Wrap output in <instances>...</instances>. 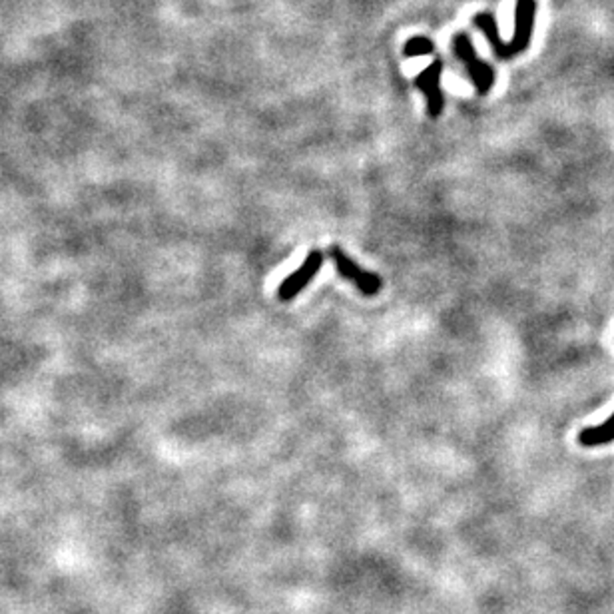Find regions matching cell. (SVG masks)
Returning a JSON list of instances; mask_svg holds the SVG:
<instances>
[{
  "instance_id": "6da1fadb",
  "label": "cell",
  "mask_w": 614,
  "mask_h": 614,
  "mask_svg": "<svg viewBox=\"0 0 614 614\" xmlns=\"http://www.w3.org/2000/svg\"><path fill=\"white\" fill-rule=\"evenodd\" d=\"M535 16H537V3L535 0H518L517 10H515V35L513 40L508 45H505L501 38H498V30L495 16L483 13L475 16V26L481 30V33L487 36L488 43L493 46V52L497 58L508 60L520 52H525L530 46V40H533V30H535Z\"/></svg>"
},
{
  "instance_id": "7a4b0ae2",
  "label": "cell",
  "mask_w": 614,
  "mask_h": 614,
  "mask_svg": "<svg viewBox=\"0 0 614 614\" xmlns=\"http://www.w3.org/2000/svg\"><path fill=\"white\" fill-rule=\"evenodd\" d=\"M453 46H455L457 56H459V60L465 65L467 72H469V76H471L478 95H481V96L487 95V92L491 90L493 85H495L493 68L477 56L471 38L467 35H457L455 40H453Z\"/></svg>"
},
{
  "instance_id": "3957f363",
  "label": "cell",
  "mask_w": 614,
  "mask_h": 614,
  "mask_svg": "<svg viewBox=\"0 0 614 614\" xmlns=\"http://www.w3.org/2000/svg\"><path fill=\"white\" fill-rule=\"evenodd\" d=\"M329 256L333 259V264H336V269H337V274L343 277V279H347L349 284L356 286L363 296H376L379 294V289H381V277L377 274H373V272H366V269L359 267L356 262H353V259L343 252V249H339L337 246H333L329 249Z\"/></svg>"
},
{
  "instance_id": "277c9868",
  "label": "cell",
  "mask_w": 614,
  "mask_h": 614,
  "mask_svg": "<svg viewBox=\"0 0 614 614\" xmlns=\"http://www.w3.org/2000/svg\"><path fill=\"white\" fill-rule=\"evenodd\" d=\"M321 264H324V254H321L319 249H314V252L304 259V264H301L294 274L287 276L282 282V286H279V291H277L279 299L291 301L296 296H299V291L316 277Z\"/></svg>"
},
{
  "instance_id": "5b68a950",
  "label": "cell",
  "mask_w": 614,
  "mask_h": 614,
  "mask_svg": "<svg viewBox=\"0 0 614 614\" xmlns=\"http://www.w3.org/2000/svg\"><path fill=\"white\" fill-rule=\"evenodd\" d=\"M441 72L443 65L441 60H435L433 65L427 68L425 72L415 78V86L425 92L427 96V110H429V116L437 118L443 110V92H441Z\"/></svg>"
},
{
  "instance_id": "8992f818",
  "label": "cell",
  "mask_w": 614,
  "mask_h": 614,
  "mask_svg": "<svg viewBox=\"0 0 614 614\" xmlns=\"http://www.w3.org/2000/svg\"><path fill=\"white\" fill-rule=\"evenodd\" d=\"M610 441H614V415H610V419H607L602 425L587 427V429L579 433V443L582 447H599Z\"/></svg>"
},
{
  "instance_id": "52a82bcc",
  "label": "cell",
  "mask_w": 614,
  "mask_h": 614,
  "mask_svg": "<svg viewBox=\"0 0 614 614\" xmlns=\"http://www.w3.org/2000/svg\"><path fill=\"white\" fill-rule=\"evenodd\" d=\"M431 52H433V43L423 36L413 38L408 45H405V55L408 56H425V55H431Z\"/></svg>"
}]
</instances>
